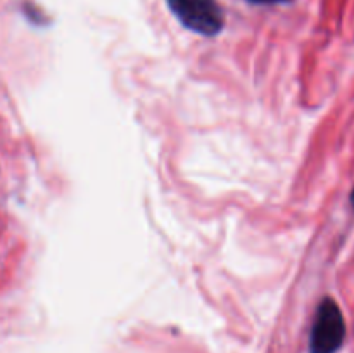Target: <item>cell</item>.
Instances as JSON below:
<instances>
[{"label": "cell", "instance_id": "obj_3", "mask_svg": "<svg viewBox=\"0 0 354 353\" xmlns=\"http://www.w3.org/2000/svg\"><path fill=\"white\" fill-rule=\"evenodd\" d=\"M23 12H24V16H26L28 19L31 21V23H35V24H41V23H45L44 14H41L40 10H38L37 7L33 6V3L24 2V3H23Z\"/></svg>", "mask_w": 354, "mask_h": 353}, {"label": "cell", "instance_id": "obj_2", "mask_svg": "<svg viewBox=\"0 0 354 353\" xmlns=\"http://www.w3.org/2000/svg\"><path fill=\"white\" fill-rule=\"evenodd\" d=\"M173 16L203 37H216L225 26V12L218 0H168Z\"/></svg>", "mask_w": 354, "mask_h": 353}, {"label": "cell", "instance_id": "obj_4", "mask_svg": "<svg viewBox=\"0 0 354 353\" xmlns=\"http://www.w3.org/2000/svg\"><path fill=\"white\" fill-rule=\"evenodd\" d=\"M248 2L256 3V6H273V3H287L290 0H248Z\"/></svg>", "mask_w": 354, "mask_h": 353}, {"label": "cell", "instance_id": "obj_5", "mask_svg": "<svg viewBox=\"0 0 354 353\" xmlns=\"http://www.w3.org/2000/svg\"><path fill=\"white\" fill-rule=\"evenodd\" d=\"M349 203H351V206H353V210H354V187H353V190H351V196H349Z\"/></svg>", "mask_w": 354, "mask_h": 353}, {"label": "cell", "instance_id": "obj_1", "mask_svg": "<svg viewBox=\"0 0 354 353\" xmlns=\"http://www.w3.org/2000/svg\"><path fill=\"white\" fill-rule=\"evenodd\" d=\"M346 341V320L334 298H324L310 332V353H337Z\"/></svg>", "mask_w": 354, "mask_h": 353}]
</instances>
